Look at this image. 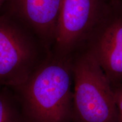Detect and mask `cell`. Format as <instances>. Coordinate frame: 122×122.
Segmentation results:
<instances>
[{
  "label": "cell",
  "mask_w": 122,
  "mask_h": 122,
  "mask_svg": "<svg viewBox=\"0 0 122 122\" xmlns=\"http://www.w3.org/2000/svg\"><path fill=\"white\" fill-rule=\"evenodd\" d=\"M116 104L118 108L119 121L122 122V83L114 89Z\"/></svg>",
  "instance_id": "cell-8"
},
{
  "label": "cell",
  "mask_w": 122,
  "mask_h": 122,
  "mask_svg": "<svg viewBox=\"0 0 122 122\" xmlns=\"http://www.w3.org/2000/svg\"><path fill=\"white\" fill-rule=\"evenodd\" d=\"M51 50L18 20L0 14V87H17L46 59Z\"/></svg>",
  "instance_id": "cell-3"
},
{
  "label": "cell",
  "mask_w": 122,
  "mask_h": 122,
  "mask_svg": "<svg viewBox=\"0 0 122 122\" xmlns=\"http://www.w3.org/2000/svg\"><path fill=\"white\" fill-rule=\"evenodd\" d=\"M0 88H1V87H0Z\"/></svg>",
  "instance_id": "cell-10"
},
{
  "label": "cell",
  "mask_w": 122,
  "mask_h": 122,
  "mask_svg": "<svg viewBox=\"0 0 122 122\" xmlns=\"http://www.w3.org/2000/svg\"><path fill=\"white\" fill-rule=\"evenodd\" d=\"M74 122H118L113 88L88 50L72 58Z\"/></svg>",
  "instance_id": "cell-2"
},
{
  "label": "cell",
  "mask_w": 122,
  "mask_h": 122,
  "mask_svg": "<svg viewBox=\"0 0 122 122\" xmlns=\"http://www.w3.org/2000/svg\"><path fill=\"white\" fill-rule=\"evenodd\" d=\"M112 0H62L51 51L72 58L84 51L104 19Z\"/></svg>",
  "instance_id": "cell-4"
},
{
  "label": "cell",
  "mask_w": 122,
  "mask_h": 122,
  "mask_svg": "<svg viewBox=\"0 0 122 122\" xmlns=\"http://www.w3.org/2000/svg\"><path fill=\"white\" fill-rule=\"evenodd\" d=\"M0 122H25L15 92L6 86L0 88Z\"/></svg>",
  "instance_id": "cell-7"
},
{
  "label": "cell",
  "mask_w": 122,
  "mask_h": 122,
  "mask_svg": "<svg viewBox=\"0 0 122 122\" xmlns=\"http://www.w3.org/2000/svg\"><path fill=\"white\" fill-rule=\"evenodd\" d=\"M9 0H0V10L4 8L5 5L7 4Z\"/></svg>",
  "instance_id": "cell-9"
},
{
  "label": "cell",
  "mask_w": 122,
  "mask_h": 122,
  "mask_svg": "<svg viewBox=\"0 0 122 122\" xmlns=\"http://www.w3.org/2000/svg\"><path fill=\"white\" fill-rule=\"evenodd\" d=\"M62 0H9L4 12L33 32L51 50Z\"/></svg>",
  "instance_id": "cell-6"
},
{
  "label": "cell",
  "mask_w": 122,
  "mask_h": 122,
  "mask_svg": "<svg viewBox=\"0 0 122 122\" xmlns=\"http://www.w3.org/2000/svg\"><path fill=\"white\" fill-rule=\"evenodd\" d=\"M71 60L51 51L24 83L13 88L25 122H74Z\"/></svg>",
  "instance_id": "cell-1"
},
{
  "label": "cell",
  "mask_w": 122,
  "mask_h": 122,
  "mask_svg": "<svg viewBox=\"0 0 122 122\" xmlns=\"http://www.w3.org/2000/svg\"><path fill=\"white\" fill-rule=\"evenodd\" d=\"M85 50L98 62L113 89L121 84L122 0H112L109 10Z\"/></svg>",
  "instance_id": "cell-5"
}]
</instances>
